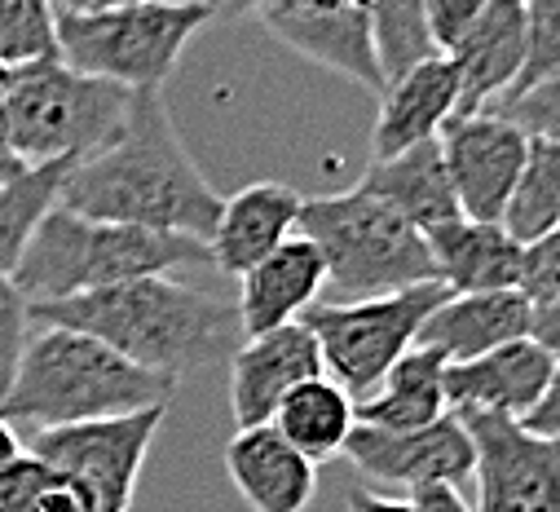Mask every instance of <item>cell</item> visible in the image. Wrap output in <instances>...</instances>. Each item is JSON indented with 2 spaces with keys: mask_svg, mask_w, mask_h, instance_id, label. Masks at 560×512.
Returning <instances> with one entry per match:
<instances>
[{
  "mask_svg": "<svg viewBox=\"0 0 560 512\" xmlns=\"http://www.w3.org/2000/svg\"><path fill=\"white\" fill-rule=\"evenodd\" d=\"M58 203L93 221H124L208 243L225 199L190 160L168 97L132 93V106L115 128V138L67 168Z\"/></svg>",
  "mask_w": 560,
  "mask_h": 512,
  "instance_id": "cell-1",
  "label": "cell"
},
{
  "mask_svg": "<svg viewBox=\"0 0 560 512\" xmlns=\"http://www.w3.org/2000/svg\"><path fill=\"white\" fill-rule=\"evenodd\" d=\"M32 323L84 331L119 358L177 384L243 345L238 305L203 288H186L173 275H151L84 296L32 305Z\"/></svg>",
  "mask_w": 560,
  "mask_h": 512,
  "instance_id": "cell-2",
  "label": "cell"
},
{
  "mask_svg": "<svg viewBox=\"0 0 560 512\" xmlns=\"http://www.w3.org/2000/svg\"><path fill=\"white\" fill-rule=\"evenodd\" d=\"M177 380L155 375L71 327H36L0 411L14 429L45 433L168 407Z\"/></svg>",
  "mask_w": 560,
  "mask_h": 512,
  "instance_id": "cell-3",
  "label": "cell"
},
{
  "mask_svg": "<svg viewBox=\"0 0 560 512\" xmlns=\"http://www.w3.org/2000/svg\"><path fill=\"white\" fill-rule=\"evenodd\" d=\"M182 266H212V252L203 238L124 225V221H93L58 203L36 225L10 279L32 305H45L132 279L173 275Z\"/></svg>",
  "mask_w": 560,
  "mask_h": 512,
  "instance_id": "cell-4",
  "label": "cell"
},
{
  "mask_svg": "<svg viewBox=\"0 0 560 512\" xmlns=\"http://www.w3.org/2000/svg\"><path fill=\"white\" fill-rule=\"evenodd\" d=\"M132 93L67 67L62 58L0 71V133L23 168L80 164L124 124Z\"/></svg>",
  "mask_w": 560,
  "mask_h": 512,
  "instance_id": "cell-5",
  "label": "cell"
},
{
  "mask_svg": "<svg viewBox=\"0 0 560 512\" xmlns=\"http://www.w3.org/2000/svg\"><path fill=\"white\" fill-rule=\"evenodd\" d=\"M301 234L318 243L327 261V283L349 301L384 296L419 283H442L429 234L415 230L406 217H397L362 186L305 199Z\"/></svg>",
  "mask_w": 560,
  "mask_h": 512,
  "instance_id": "cell-6",
  "label": "cell"
},
{
  "mask_svg": "<svg viewBox=\"0 0 560 512\" xmlns=\"http://www.w3.org/2000/svg\"><path fill=\"white\" fill-rule=\"evenodd\" d=\"M212 23L195 0H147L97 14L58 10V58L128 93H164L186 45Z\"/></svg>",
  "mask_w": 560,
  "mask_h": 512,
  "instance_id": "cell-7",
  "label": "cell"
},
{
  "mask_svg": "<svg viewBox=\"0 0 560 512\" xmlns=\"http://www.w3.org/2000/svg\"><path fill=\"white\" fill-rule=\"evenodd\" d=\"M455 292L446 283H419L362 301H318L305 314V323L318 336L327 375L362 403L388 375V366L419 345L424 323Z\"/></svg>",
  "mask_w": 560,
  "mask_h": 512,
  "instance_id": "cell-8",
  "label": "cell"
},
{
  "mask_svg": "<svg viewBox=\"0 0 560 512\" xmlns=\"http://www.w3.org/2000/svg\"><path fill=\"white\" fill-rule=\"evenodd\" d=\"M168 407L32 433L27 451L75 486L84 512H128Z\"/></svg>",
  "mask_w": 560,
  "mask_h": 512,
  "instance_id": "cell-9",
  "label": "cell"
},
{
  "mask_svg": "<svg viewBox=\"0 0 560 512\" xmlns=\"http://www.w3.org/2000/svg\"><path fill=\"white\" fill-rule=\"evenodd\" d=\"M477 446L472 512H560V438H538L521 420L464 411Z\"/></svg>",
  "mask_w": 560,
  "mask_h": 512,
  "instance_id": "cell-10",
  "label": "cell"
},
{
  "mask_svg": "<svg viewBox=\"0 0 560 512\" xmlns=\"http://www.w3.org/2000/svg\"><path fill=\"white\" fill-rule=\"evenodd\" d=\"M438 142L459 212L472 221H503L529 155L525 128L503 110H477V115H455Z\"/></svg>",
  "mask_w": 560,
  "mask_h": 512,
  "instance_id": "cell-11",
  "label": "cell"
},
{
  "mask_svg": "<svg viewBox=\"0 0 560 512\" xmlns=\"http://www.w3.org/2000/svg\"><path fill=\"white\" fill-rule=\"evenodd\" d=\"M345 459L384 486H401V490H424V486H464L477 473V446L472 433L464 429V420L451 411L438 424L424 429H371L358 424Z\"/></svg>",
  "mask_w": 560,
  "mask_h": 512,
  "instance_id": "cell-12",
  "label": "cell"
},
{
  "mask_svg": "<svg viewBox=\"0 0 560 512\" xmlns=\"http://www.w3.org/2000/svg\"><path fill=\"white\" fill-rule=\"evenodd\" d=\"M327 375L318 336L310 323H288L265 336H247L230 353V411L238 429L252 424H273L278 407L288 403L292 389H301L305 380Z\"/></svg>",
  "mask_w": 560,
  "mask_h": 512,
  "instance_id": "cell-13",
  "label": "cell"
},
{
  "mask_svg": "<svg viewBox=\"0 0 560 512\" xmlns=\"http://www.w3.org/2000/svg\"><path fill=\"white\" fill-rule=\"evenodd\" d=\"M551 375H556V358L525 336L472 362H451L446 403L455 416L481 411V416H503V420H529V411L547 394Z\"/></svg>",
  "mask_w": 560,
  "mask_h": 512,
  "instance_id": "cell-14",
  "label": "cell"
},
{
  "mask_svg": "<svg viewBox=\"0 0 560 512\" xmlns=\"http://www.w3.org/2000/svg\"><path fill=\"white\" fill-rule=\"evenodd\" d=\"M459 97L464 80L446 54H433L406 75L388 80L371 128V160H393L419 142H438L442 128L459 115Z\"/></svg>",
  "mask_w": 560,
  "mask_h": 512,
  "instance_id": "cell-15",
  "label": "cell"
},
{
  "mask_svg": "<svg viewBox=\"0 0 560 512\" xmlns=\"http://www.w3.org/2000/svg\"><path fill=\"white\" fill-rule=\"evenodd\" d=\"M260 23L296 49L301 58L362 84L366 93H384V71L375 54V32H371V10H349V14H318L296 0H278L273 10L260 14Z\"/></svg>",
  "mask_w": 560,
  "mask_h": 512,
  "instance_id": "cell-16",
  "label": "cell"
},
{
  "mask_svg": "<svg viewBox=\"0 0 560 512\" xmlns=\"http://www.w3.org/2000/svg\"><path fill=\"white\" fill-rule=\"evenodd\" d=\"M327 288V261L318 243H310L301 230L269 252L256 270H247L238 279V327H243V340L247 336H265V331H278L288 323H301L314 305H318V292Z\"/></svg>",
  "mask_w": 560,
  "mask_h": 512,
  "instance_id": "cell-17",
  "label": "cell"
},
{
  "mask_svg": "<svg viewBox=\"0 0 560 512\" xmlns=\"http://www.w3.org/2000/svg\"><path fill=\"white\" fill-rule=\"evenodd\" d=\"M301 203L305 199L283 182H252L238 195H230L208 238L212 266L230 279L256 270L269 252H278L301 230Z\"/></svg>",
  "mask_w": 560,
  "mask_h": 512,
  "instance_id": "cell-18",
  "label": "cell"
},
{
  "mask_svg": "<svg viewBox=\"0 0 560 512\" xmlns=\"http://www.w3.org/2000/svg\"><path fill=\"white\" fill-rule=\"evenodd\" d=\"M225 473L252 512H305L318 490V464L273 424L238 429L225 446Z\"/></svg>",
  "mask_w": 560,
  "mask_h": 512,
  "instance_id": "cell-19",
  "label": "cell"
},
{
  "mask_svg": "<svg viewBox=\"0 0 560 512\" xmlns=\"http://www.w3.org/2000/svg\"><path fill=\"white\" fill-rule=\"evenodd\" d=\"M429 247H433V261H438V279L455 296L521 292L525 243H516L503 221L455 217L451 225L429 234Z\"/></svg>",
  "mask_w": 560,
  "mask_h": 512,
  "instance_id": "cell-20",
  "label": "cell"
},
{
  "mask_svg": "<svg viewBox=\"0 0 560 512\" xmlns=\"http://www.w3.org/2000/svg\"><path fill=\"white\" fill-rule=\"evenodd\" d=\"M446 58L459 67L464 80L459 115L503 106L525 67V0H490L481 23Z\"/></svg>",
  "mask_w": 560,
  "mask_h": 512,
  "instance_id": "cell-21",
  "label": "cell"
},
{
  "mask_svg": "<svg viewBox=\"0 0 560 512\" xmlns=\"http://www.w3.org/2000/svg\"><path fill=\"white\" fill-rule=\"evenodd\" d=\"M358 186L424 234L464 217L451 173H446V160H442V142H419L393 160H371Z\"/></svg>",
  "mask_w": 560,
  "mask_h": 512,
  "instance_id": "cell-22",
  "label": "cell"
},
{
  "mask_svg": "<svg viewBox=\"0 0 560 512\" xmlns=\"http://www.w3.org/2000/svg\"><path fill=\"white\" fill-rule=\"evenodd\" d=\"M534 323V305L521 292H477L451 296L433 310V318L419 331V345L442 353L446 362H472L499 345L525 340Z\"/></svg>",
  "mask_w": 560,
  "mask_h": 512,
  "instance_id": "cell-23",
  "label": "cell"
},
{
  "mask_svg": "<svg viewBox=\"0 0 560 512\" xmlns=\"http://www.w3.org/2000/svg\"><path fill=\"white\" fill-rule=\"evenodd\" d=\"M446 358L415 345L410 353H401L388 375L371 389V398L358 403V424L371 429H424L438 424L442 416H451L446 403Z\"/></svg>",
  "mask_w": 560,
  "mask_h": 512,
  "instance_id": "cell-24",
  "label": "cell"
},
{
  "mask_svg": "<svg viewBox=\"0 0 560 512\" xmlns=\"http://www.w3.org/2000/svg\"><path fill=\"white\" fill-rule=\"evenodd\" d=\"M273 429L283 433L305 459L327 464L336 455H345L353 429H358V398L336 384L331 375L305 380L301 389L288 394V403L278 407Z\"/></svg>",
  "mask_w": 560,
  "mask_h": 512,
  "instance_id": "cell-25",
  "label": "cell"
},
{
  "mask_svg": "<svg viewBox=\"0 0 560 512\" xmlns=\"http://www.w3.org/2000/svg\"><path fill=\"white\" fill-rule=\"evenodd\" d=\"M503 225L525 247L560 230V138H529V155L508 199Z\"/></svg>",
  "mask_w": 560,
  "mask_h": 512,
  "instance_id": "cell-26",
  "label": "cell"
},
{
  "mask_svg": "<svg viewBox=\"0 0 560 512\" xmlns=\"http://www.w3.org/2000/svg\"><path fill=\"white\" fill-rule=\"evenodd\" d=\"M67 168L71 164H45L19 173L14 182H0V275L19 270L36 225L49 217V208H58Z\"/></svg>",
  "mask_w": 560,
  "mask_h": 512,
  "instance_id": "cell-27",
  "label": "cell"
},
{
  "mask_svg": "<svg viewBox=\"0 0 560 512\" xmlns=\"http://www.w3.org/2000/svg\"><path fill=\"white\" fill-rule=\"evenodd\" d=\"M371 32H375L384 84L438 54L429 36L424 0H371Z\"/></svg>",
  "mask_w": 560,
  "mask_h": 512,
  "instance_id": "cell-28",
  "label": "cell"
},
{
  "mask_svg": "<svg viewBox=\"0 0 560 512\" xmlns=\"http://www.w3.org/2000/svg\"><path fill=\"white\" fill-rule=\"evenodd\" d=\"M58 58V10L49 0H0V71Z\"/></svg>",
  "mask_w": 560,
  "mask_h": 512,
  "instance_id": "cell-29",
  "label": "cell"
},
{
  "mask_svg": "<svg viewBox=\"0 0 560 512\" xmlns=\"http://www.w3.org/2000/svg\"><path fill=\"white\" fill-rule=\"evenodd\" d=\"M556 67H560V0H525V67L512 93L503 97V106L529 93L534 84H542Z\"/></svg>",
  "mask_w": 560,
  "mask_h": 512,
  "instance_id": "cell-30",
  "label": "cell"
},
{
  "mask_svg": "<svg viewBox=\"0 0 560 512\" xmlns=\"http://www.w3.org/2000/svg\"><path fill=\"white\" fill-rule=\"evenodd\" d=\"M27 336H32V301L14 288L10 275H0V403H5L10 384H14Z\"/></svg>",
  "mask_w": 560,
  "mask_h": 512,
  "instance_id": "cell-31",
  "label": "cell"
},
{
  "mask_svg": "<svg viewBox=\"0 0 560 512\" xmlns=\"http://www.w3.org/2000/svg\"><path fill=\"white\" fill-rule=\"evenodd\" d=\"M508 119H516L529 138H560V67L534 84L529 93H521L516 102L499 106Z\"/></svg>",
  "mask_w": 560,
  "mask_h": 512,
  "instance_id": "cell-32",
  "label": "cell"
},
{
  "mask_svg": "<svg viewBox=\"0 0 560 512\" xmlns=\"http://www.w3.org/2000/svg\"><path fill=\"white\" fill-rule=\"evenodd\" d=\"M521 296L529 305H556L560 301V230L525 247Z\"/></svg>",
  "mask_w": 560,
  "mask_h": 512,
  "instance_id": "cell-33",
  "label": "cell"
},
{
  "mask_svg": "<svg viewBox=\"0 0 560 512\" xmlns=\"http://www.w3.org/2000/svg\"><path fill=\"white\" fill-rule=\"evenodd\" d=\"M490 0H424V14H429V36L438 54H455L459 40L481 23Z\"/></svg>",
  "mask_w": 560,
  "mask_h": 512,
  "instance_id": "cell-34",
  "label": "cell"
},
{
  "mask_svg": "<svg viewBox=\"0 0 560 512\" xmlns=\"http://www.w3.org/2000/svg\"><path fill=\"white\" fill-rule=\"evenodd\" d=\"M49 477H54L49 464L36 459L32 451H23L5 473H0V512H36Z\"/></svg>",
  "mask_w": 560,
  "mask_h": 512,
  "instance_id": "cell-35",
  "label": "cell"
},
{
  "mask_svg": "<svg viewBox=\"0 0 560 512\" xmlns=\"http://www.w3.org/2000/svg\"><path fill=\"white\" fill-rule=\"evenodd\" d=\"M529 433H538V438H560V362H556V375H551V384H547V394H542V403L529 411V420H521Z\"/></svg>",
  "mask_w": 560,
  "mask_h": 512,
  "instance_id": "cell-36",
  "label": "cell"
},
{
  "mask_svg": "<svg viewBox=\"0 0 560 512\" xmlns=\"http://www.w3.org/2000/svg\"><path fill=\"white\" fill-rule=\"evenodd\" d=\"M345 512H419L410 494H384V490H366V486H353L345 494Z\"/></svg>",
  "mask_w": 560,
  "mask_h": 512,
  "instance_id": "cell-37",
  "label": "cell"
},
{
  "mask_svg": "<svg viewBox=\"0 0 560 512\" xmlns=\"http://www.w3.org/2000/svg\"><path fill=\"white\" fill-rule=\"evenodd\" d=\"M529 340H534V345H542V349L560 362V301H556V305H534Z\"/></svg>",
  "mask_w": 560,
  "mask_h": 512,
  "instance_id": "cell-38",
  "label": "cell"
},
{
  "mask_svg": "<svg viewBox=\"0 0 560 512\" xmlns=\"http://www.w3.org/2000/svg\"><path fill=\"white\" fill-rule=\"evenodd\" d=\"M419 512H472L468 499L459 494V486H424V490H415L410 494Z\"/></svg>",
  "mask_w": 560,
  "mask_h": 512,
  "instance_id": "cell-39",
  "label": "cell"
},
{
  "mask_svg": "<svg viewBox=\"0 0 560 512\" xmlns=\"http://www.w3.org/2000/svg\"><path fill=\"white\" fill-rule=\"evenodd\" d=\"M195 5H203V10H208L217 23H238V19L256 14L252 0H195Z\"/></svg>",
  "mask_w": 560,
  "mask_h": 512,
  "instance_id": "cell-40",
  "label": "cell"
},
{
  "mask_svg": "<svg viewBox=\"0 0 560 512\" xmlns=\"http://www.w3.org/2000/svg\"><path fill=\"white\" fill-rule=\"evenodd\" d=\"M27 446H23V438H19V429L5 420V411H0V473H5L19 455H23Z\"/></svg>",
  "mask_w": 560,
  "mask_h": 512,
  "instance_id": "cell-41",
  "label": "cell"
},
{
  "mask_svg": "<svg viewBox=\"0 0 560 512\" xmlns=\"http://www.w3.org/2000/svg\"><path fill=\"white\" fill-rule=\"evenodd\" d=\"M119 5H147V0H58L54 10H62V14H97V10H119Z\"/></svg>",
  "mask_w": 560,
  "mask_h": 512,
  "instance_id": "cell-42",
  "label": "cell"
},
{
  "mask_svg": "<svg viewBox=\"0 0 560 512\" xmlns=\"http://www.w3.org/2000/svg\"><path fill=\"white\" fill-rule=\"evenodd\" d=\"M296 5L318 14H349V10H371V0H296Z\"/></svg>",
  "mask_w": 560,
  "mask_h": 512,
  "instance_id": "cell-43",
  "label": "cell"
},
{
  "mask_svg": "<svg viewBox=\"0 0 560 512\" xmlns=\"http://www.w3.org/2000/svg\"><path fill=\"white\" fill-rule=\"evenodd\" d=\"M19 173H27V168H23V160L5 147V133H0V182H14Z\"/></svg>",
  "mask_w": 560,
  "mask_h": 512,
  "instance_id": "cell-44",
  "label": "cell"
},
{
  "mask_svg": "<svg viewBox=\"0 0 560 512\" xmlns=\"http://www.w3.org/2000/svg\"><path fill=\"white\" fill-rule=\"evenodd\" d=\"M252 5H256V14H265V10H273V5H278V0H252Z\"/></svg>",
  "mask_w": 560,
  "mask_h": 512,
  "instance_id": "cell-45",
  "label": "cell"
},
{
  "mask_svg": "<svg viewBox=\"0 0 560 512\" xmlns=\"http://www.w3.org/2000/svg\"><path fill=\"white\" fill-rule=\"evenodd\" d=\"M49 5H58V0H49Z\"/></svg>",
  "mask_w": 560,
  "mask_h": 512,
  "instance_id": "cell-46",
  "label": "cell"
}]
</instances>
